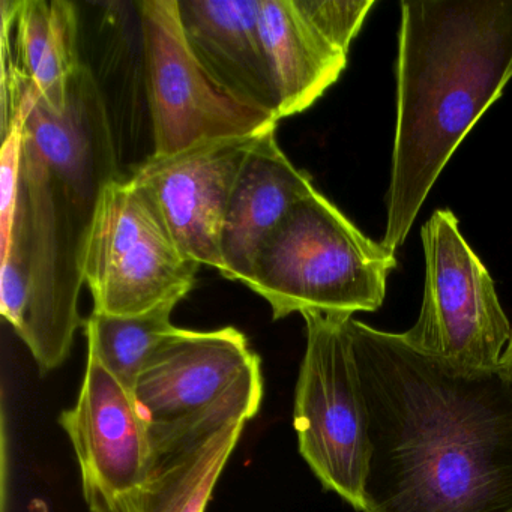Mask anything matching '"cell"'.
<instances>
[{"instance_id":"obj_1","label":"cell","mask_w":512,"mask_h":512,"mask_svg":"<svg viewBox=\"0 0 512 512\" xmlns=\"http://www.w3.org/2000/svg\"><path fill=\"white\" fill-rule=\"evenodd\" d=\"M368 413L364 512H512V383L347 320Z\"/></svg>"},{"instance_id":"obj_2","label":"cell","mask_w":512,"mask_h":512,"mask_svg":"<svg viewBox=\"0 0 512 512\" xmlns=\"http://www.w3.org/2000/svg\"><path fill=\"white\" fill-rule=\"evenodd\" d=\"M382 244L395 253L440 173L512 79V0H404Z\"/></svg>"},{"instance_id":"obj_3","label":"cell","mask_w":512,"mask_h":512,"mask_svg":"<svg viewBox=\"0 0 512 512\" xmlns=\"http://www.w3.org/2000/svg\"><path fill=\"white\" fill-rule=\"evenodd\" d=\"M94 212L23 136L16 208L0 229V313L43 373L68 358L83 326L79 298Z\"/></svg>"},{"instance_id":"obj_4","label":"cell","mask_w":512,"mask_h":512,"mask_svg":"<svg viewBox=\"0 0 512 512\" xmlns=\"http://www.w3.org/2000/svg\"><path fill=\"white\" fill-rule=\"evenodd\" d=\"M395 268V253L314 190L269 236L247 286L268 301L274 320L305 311L353 316L382 307Z\"/></svg>"},{"instance_id":"obj_5","label":"cell","mask_w":512,"mask_h":512,"mask_svg":"<svg viewBox=\"0 0 512 512\" xmlns=\"http://www.w3.org/2000/svg\"><path fill=\"white\" fill-rule=\"evenodd\" d=\"M199 268L133 178L104 188L83 259L94 311L139 316L164 304L176 305L194 289Z\"/></svg>"},{"instance_id":"obj_6","label":"cell","mask_w":512,"mask_h":512,"mask_svg":"<svg viewBox=\"0 0 512 512\" xmlns=\"http://www.w3.org/2000/svg\"><path fill=\"white\" fill-rule=\"evenodd\" d=\"M307 349L295 397L299 452L326 490L364 512L370 463L368 413L347 320L305 311Z\"/></svg>"},{"instance_id":"obj_7","label":"cell","mask_w":512,"mask_h":512,"mask_svg":"<svg viewBox=\"0 0 512 512\" xmlns=\"http://www.w3.org/2000/svg\"><path fill=\"white\" fill-rule=\"evenodd\" d=\"M425 278L421 313L403 338L419 352L466 370H496L512 328L490 272L449 209L422 226Z\"/></svg>"},{"instance_id":"obj_8","label":"cell","mask_w":512,"mask_h":512,"mask_svg":"<svg viewBox=\"0 0 512 512\" xmlns=\"http://www.w3.org/2000/svg\"><path fill=\"white\" fill-rule=\"evenodd\" d=\"M137 8L154 157L278 127L277 118L239 103L206 73L188 46L178 0H143Z\"/></svg>"},{"instance_id":"obj_9","label":"cell","mask_w":512,"mask_h":512,"mask_svg":"<svg viewBox=\"0 0 512 512\" xmlns=\"http://www.w3.org/2000/svg\"><path fill=\"white\" fill-rule=\"evenodd\" d=\"M262 398V368H256L211 406L178 421L148 424L149 458L142 484L91 512H205Z\"/></svg>"},{"instance_id":"obj_10","label":"cell","mask_w":512,"mask_h":512,"mask_svg":"<svg viewBox=\"0 0 512 512\" xmlns=\"http://www.w3.org/2000/svg\"><path fill=\"white\" fill-rule=\"evenodd\" d=\"M260 136L208 140L167 157L151 155L131 176L149 194L179 248L220 274L227 206Z\"/></svg>"},{"instance_id":"obj_11","label":"cell","mask_w":512,"mask_h":512,"mask_svg":"<svg viewBox=\"0 0 512 512\" xmlns=\"http://www.w3.org/2000/svg\"><path fill=\"white\" fill-rule=\"evenodd\" d=\"M61 424L79 458L89 509L139 488L148 466V424L133 394L92 356L79 400L62 413Z\"/></svg>"},{"instance_id":"obj_12","label":"cell","mask_w":512,"mask_h":512,"mask_svg":"<svg viewBox=\"0 0 512 512\" xmlns=\"http://www.w3.org/2000/svg\"><path fill=\"white\" fill-rule=\"evenodd\" d=\"M16 116L22 118L26 142L86 205L97 208L104 188L122 179L109 112L88 65L71 79L64 107L53 109L41 100L22 98L2 110V124Z\"/></svg>"},{"instance_id":"obj_13","label":"cell","mask_w":512,"mask_h":512,"mask_svg":"<svg viewBox=\"0 0 512 512\" xmlns=\"http://www.w3.org/2000/svg\"><path fill=\"white\" fill-rule=\"evenodd\" d=\"M260 358L236 328L181 329L137 380L133 397L146 424L193 415L223 397Z\"/></svg>"},{"instance_id":"obj_14","label":"cell","mask_w":512,"mask_h":512,"mask_svg":"<svg viewBox=\"0 0 512 512\" xmlns=\"http://www.w3.org/2000/svg\"><path fill=\"white\" fill-rule=\"evenodd\" d=\"M0 103L35 98L53 109L67 101L82 67L79 13L67 0H2Z\"/></svg>"},{"instance_id":"obj_15","label":"cell","mask_w":512,"mask_h":512,"mask_svg":"<svg viewBox=\"0 0 512 512\" xmlns=\"http://www.w3.org/2000/svg\"><path fill=\"white\" fill-rule=\"evenodd\" d=\"M191 52L239 103L280 121V97L260 31L262 0H178Z\"/></svg>"},{"instance_id":"obj_16","label":"cell","mask_w":512,"mask_h":512,"mask_svg":"<svg viewBox=\"0 0 512 512\" xmlns=\"http://www.w3.org/2000/svg\"><path fill=\"white\" fill-rule=\"evenodd\" d=\"M314 190L310 176L281 151L277 128L262 134L239 172L227 206L221 233V275L247 284L269 236L290 209Z\"/></svg>"},{"instance_id":"obj_17","label":"cell","mask_w":512,"mask_h":512,"mask_svg":"<svg viewBox=\"0 0 512 512\" xmlns=\"http://www.w3.org/2000/svg\"><path fill=\"white\" fill-rule=\"evenodd\" d=\"M260 31L280 97V121L310 109L346 68V53L308 25L295 0H262Z\"/></svg>"},{"instance_id":"obj_18","label":"cell","mask_w":512,"mask_h":512,"mask_svg":"<svg viewBox=\"0 0 512 512\" xmlns=\"http://www.w3.org/2000/svg\"><path fill=\"white\" fill-rule=\"evenodd\" d=\"M175 304L139 316H112L92 311L85 322L89 356L97 359L130 394L158 352L179 334L172 323Z\"/></svg>"},{"instance_id":"obj_19","label":"cell","mask_w":512,"mask_h":512,"mask_svg":"<svg viewBox=\"0 0 512 512\" xmlns=\"http://www.w3.org/2000/svg\"><path fill=\"white\" fill-rule=\"evenodd\" d=\"M308 25L335 49L349 53L374 0H295Z\"/></svg>"},{"instance_id":"obj_20","label":"cell","mask_w":512,"mask_h":512,"mask_svg":"<svg viewBox=\"0 0 512 512\" xmlns=\"http://www.w3.org/2000/svg\"><path fill=\"white\" fill-rule=\"evenodd\" d=\"M499 368L500 371L505 374L506 379L512 383V334L511 338H509L508 344H506L502 359H500Z\"/></svg>"}]
</instances>
